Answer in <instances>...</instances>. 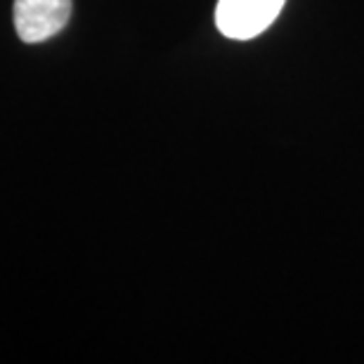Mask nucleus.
<instances>
[{
	"label": "nucleus",
	"instance_id": "f257e3e1",
	"mask_svg": "<svg viewBox=\"0 0 364 364\" xmlns=\"http://www.w3.org/2000/svg\"><path fill=\"white\" fill-rule=\"evenodd\" d=\"M287 0H218L215 24L232 41L256 38L272 26Z\"/></svg>",
	"mask_w": 364,
	"mask_h": 364
},
{
	"label": "nucleus",
	"instance_id": "f03ea898",
	"mask_svg": "<svg viewBox=\"0 0 364 364\" xmlns=\"http://www.w3.org/2000/svg\"><path fill=\"white\" fill-rule=\"evenodd\" d=\"M71 0H14V28L24 43H43L67 26Z\"/></svg>",
	"mask_w": 364,
	"mask_h": 364
}]
</instances>
